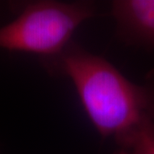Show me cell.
Masks as SVG:
<instances>
[{"instance_id": "obj_1", "label": "cell", "mask_w": 154, "mask_h": 154, "mask_svg": "<svg viewBox=\"0 0 154 154\" xmlns=\"http://www.w3.org/2000/svg\"><path fill=\"white\" fill-rule=\"evenodd\" d=\"M49 70L72 81L88 118L102 138L115 143L141 131H154V68L134 83L105 58L70 42L47 59Z\"/></svg>"}, {"instance_id": "obj_2", "label": "cell", "mask_w": 154, "mask_h": 154, "mask_svg": "<svg viewBox=\"0 0 154 154\" xmlns=\"http://www.w3.org/2000/svg\"><path fill=\"white\" fill-rule=\"evenodd\" d=\"M97 13L88 1H37L26 5L16 19L0 27V48L58 56L71 42L75 30Z\"/></svg>"}, {"instance_id": "obj_4", "label": "cell", "mask_w": 154, "mask_h": 154, "mask_svg": "<svg viewBox=\"0 0 154 154\" xmlns=\"http://www.w3.org/2000/svg\"><path fill=\"white\" fill-rule=\"evenodd\" d=\"M113 154H154V131L135 133L116 143Z\"/></svg>"}, {"instance_id": "obj_3", "label": "cell", "mask_w": 154, "mask_h": 154, "mask_svg": "<svg viewBox=\"0 0 154 154\" xmlns=\"http://www.w3.org/2000/svg\"><path fill=\"white\" fill-rule=\"evenodd\" d=\"M111 15L123 43L154 50V0H116Z\"/></svg>"}]
</instances>
